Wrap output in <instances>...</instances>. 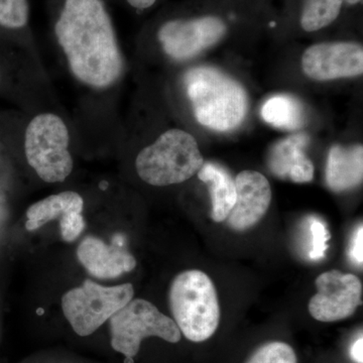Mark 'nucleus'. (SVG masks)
I'll return each instance as SVG.
<instances>
[{
  "mask_svg": "<svg viewBox=\"0 0 363 363\" xmlns=\"http://www.w3.org/2000/svg\"><path fill=\"white\" fill-rule=\"evenodd\" d=\"M199 180L207 184L212 201V219L225 221L236 199L235 182L227 169L213 162H204L198 172Z\"/></svg>",
  "mask_w": 363,
  "mask_h": 363,
  "instance_id": "nucleus-16",
  "label": "nucleus"
},
{
  "mask_svg": "<svg viewBox=\"0 0 363 363\" xmlns=\"http://www.w3.org/2000/svg\"><path fill=\"white\" fill-rule=\"evenodd\" d=\"M55 35L71 75L80 84L104 91L123 77V52L102 0H66Z\"/></svg>",
  "mask_w": 363,
  "mask_h": 363,
  "instance_id": "nucleus-1",
  "label": "nucleus"
},
{
  "mask_svg": "<svg viewBox=\"0 0 363 363\" xmlns=\"http://www.w3.org/2000/svg\"><path fill=\"white\" fill-rule=\"evenodd\" d=\"M236 199L228 223L236 231H245L262 220L272 201V189L266 177L259 172H241L235 180Z\"/></svg>",
  "mask_w": 363,
  "mask_h": 363,
  "instance_id": "nucleus-13",
  "label": "nucleus"
},
{
  "mask_svg": "<svg viewBox=\"0 0 363 363\" xmlns=\"http://www.w3.org/2000/svg\"><path fill=\"white\" fill-rule=\"evenodd\" d=\"M228 25L216 14L174 18L162 23L157 40L172 59L186 61L194 58L225 37Z\"/></svg>",
  "mask_w": 363,
  "mask_h": 363,
  "instance_id": "nucleus-8",
  "label": "nucleus"
},
{
  "mask_svg": "<svg viewBox=\"0 0 363 363\" xmlns=\"http://www.w3.org/2000/svg\"><path fill=\"white\" fill-rule=\"evenodd\" d=\"M76 255L86 271L97 279H116L136 267L135 257L125 247L123 235H114L111 245L96 236H86Z\"/></svg>",
  "mask_w": 363,
  "mask_h": 363,
  "instance_id": "nucleus-12",
  "label": "nucleus"
},
{
  "mask_svg": "<svg viewBox=\"0 0 363 363\" xmlns=\"http://www.w3.org/2000/svg\"><path fill=\"white\" fill-rule=\"evenodd\" d=\"M204 162L194 136L172 128L138 152L135 169L145 183L164 187L192 178Z\"/></svg>",
  "mask_w": 363,
  "mask_h": 363,
  "instance_id": "nucleus-4",
  "label": "nucleus"
},
{
  "mask_svg": "<svg viewBox=\"0 0 363 363\" xmlns=\"http://www.w3.org/2000/svg\"><path fill=\"white\" fill-rule=\"evenodd\" d=\"M169 308L181 333L192 342L213 336L220 323V306L213 281L205 272H181L169 288Z\"/></svg>",
  "mask_w": 363,
  "mask_h": 363,
  "instance_id": "nucleus-3",
  "label": "nucleus"
},
{
  "mask_svg": "<svg viewBox=\"0 0 363 363\" xmlns=\"http://www.w3.org/2000/svg\"><path fill=\"white\" fill-rule=\"evenodd\" d=\"M350 357L355 363H363V337H359L353 342L350 347Z\"/></svg>",
  "mask_w": 363,
  "mask_h": 363,
  "instance_id": "nucleus-23",
  "label": "nucleus"
},
{
  "mask_svg": "<svg viewBox=\"0 0 363 363\" xmlns=\"http://www.w3.org/2000/svg\"><path fill=\"white\" fill-rule=\"evenodd\" d=\"M318 292L309 303L311 316L320 322H335L354 314L362 305V285L352 274L336 269L323 272L316 279Z\"/></svg>",
  "mask_w": 363,
  "mask_h": 363,
  "instance_id": "nucleus-9",
  "label": "nucleus"
},
{
  "mask_svg": "<svg viewBox=\"0 0 363 363\" xmlns=\"http://www.w3.org/2000/svg\"><path fill=\"white\" fill-rule=\"evenodd\" d=\"M69 147L70 133L58 114L43 112L26 125V162L45 183H63L71 175L74 161Z\"/></svg>",
  "mask_w": 363,
  "mask_h": 363,
  "instance_id": "nucleus-5",
  "label": "nucleus"
},
{
  "mask_svg": "<svg viewBox=\"0 0 363 363\" xmlns=\"http://www.w3.org/2000/svg\"><path fill=\"white\" fill-rule=\"evenodd\" d=\"M135 295L131 284L105 286L86 279L62 298V309L67 321L79 336H89L111 319Z\"/></svg>",
  "mask_w": 363,
  "mask_h": 363,
  "instance_id": "nucleus-6",
  "label": "nucleus"
},
{
  "mask_svg": "<svg viewBox=\"0 0 363 363\" xmlns=\"http://www.w3.org/2000/svg\"><path fill=\"white\" fill-rule=\"evenodd\" d=\"M303 72L317 81L355 77L363 72V48L357 43H321L306 50Z\"/></svg>",
  "mask_w": 363,
  "mask_h": 363,
  "instance_id": "nucleus-10",
  "label": "nucleus"
},
{
  "mask_svg": "<svg viewBox=\"0 0 363 363\" xmlns=\"http://www.w3.org/2000/svg\"><path fill=\"white\" fill-rule=\"evenodd\" d=\"M247 363H297V357L289 344L274 341L260 346Z\"/></svg>",
  "mask_w": 363,
  "mask_h": 363,
  "instance_id": "nucleus-20",
  "label": "nucleus"
},
{
  "mask_svg": "<svg viewBox=\"0 0 363 363\" xmlns=\"http://www.w3.org/2000/svg\"><path fill=\"white\" fill-rule=\"evenodd\" d=\"M310 140L307 135H291L276 143L269 157V168L274 176L295 183H308L314 177V166L305 155Z\"/></svg>",
  "mask_w": 363,
  "mask_h": 363,
  "instance_id": "nucleus-14",
  "label": "nucleus"
},
{
  "mask_svg": "<svg viewBox=\"0 0 363 363\" xmlns=\"http://www.w3.org/2000/svg\"><path fill=\"white\" fill-rule=\"evenodd\" d=\"M363 227L360 224L353 234L350 247V257L357 266L363 264Z\"/></svg>",
  "mask_w": 363,
  "mask_h": 363,
  "instance_id": "nucleus-22",
  "label": "nucleus"
},
{
  "mask_svg": "<svg viewBox=\"0 0 363 363\" xmlns=\"http://www.w3.org/2000/svg\"><path fill=\"white\" fill-rule=\"evenodd\" d=\"M344 0H303L300 26L307 33L318 32L337 21Z\"/></svg>",
  "mask_w": 363,
  "mask_h": 363,
  "instance_id": "nucleus-18",
  "label": "nucleus"
},
{
  "mask_svg": "<svg viewBox=\"0 0 363 363\" xmlns=\"http://www.w3.org/2000/svg\"><path fill=\"white\" fill-rule=\"evenodd\" d=\"M109 323L112 348L130 359L138 354L145 338L154 336L177 343L182 337L175 321L143 298H133L109 319Z\"/></svg>",
  "mask_w": 363,
  "mask_h": 363,
  "instance_id": "nucleus-7",
  "label": "nucleus"
},
{
  "mask_svg": "<svg viewBox=\"0 0 363 363\" xmlns=\"http://www.w3.org/2000/svg\"><path fill=\"white\" fill-rule=\"evenodd\" d=\"M189 99L198 123L217 131L238 128L247 111V92L223 72L197 67L186 74Z\"/></svg>",
  "mask_w": 363,
  "mask_h": 363,
  "instance_id": "nucleus-2",
  "label": "nucleus"
},
{
  "mask_svg": "<svg viewBox=\"0 0 363 363\" xmlns=\"http://www.w3.org/2000/svg\"><path fill=\"white\" fill-rule=\"evenodd\" d=\"M30 18L28 0H0V26L11 30L25 28Z\"/></svg>",
  "mask_w": 363,
  "mask_h": 363,
  "instance_id": "nucleus-19",
  "label": "nucleus"
},
{
  "mask_svg": "<svg viewBox=\"0 0 363 363\" xmlns=\"http://www.w3.org/2000/svg\"><path fill=\"white\" fill-rule=\"evenodd\" d=\"M126 1L131 7L138 11H145V9L154 6L157 0H126Z\"/></svg>",
  "mask_w": 363,
  "mask_h": 363,
  "instance_id": "nucleus-24",
  "label": "nucleus"
},
{
  "mask_svg": "<svg viewBox=\"0 0 363 363\" xmlns=\"http://www.w3.org/2000/svg\"><path fill=\"white\" fill-rule=\"evenodd\" d=\"M312 250L310 252V259L319 260L324 259L326 255L327 242L330 238V234L327 230L323 222L313 219L311 224Z\"/></svg>",
  "mask_w": 363,
  "mask_h": 363,
  "instance_id": "nucleus-21",
  "label": "nucleus"
},
{
  "mask_svg": "<svg viewBox=\"0 0 363 363\" xmlns=\"http://www.w3.org/2000/svg\"><path fill=\"white\" fill-rule=\"evenodd\" d=\"M0 81H1V74H0Z\"/></svg>",
  "mask_w": 363,
  "mask_h": 363,
  "instance_id": "nucleus-26",
  "label": "nucleus"
},
{
  "mask_svg": "<svg viewBox=\"0 0 363 363\" xmlns=\"http://www.w3.org/2000/svg\"><path fill=\"white\" fill-rule=\"evenodd\" d=\"M84 199L74 191H64L33 203L26 210V228L35 231L49 222L58 220L62 240L73 242L85 229Z\"/></svg>",
  "mask_w": 363,
  "mask_h": 363,
  "instance_id": "nucleus-11",
  "label": "nucleus"
},
{
  "mask_svg": "<svg viewBox=\"0 0 363 363\" xmlns=\"http://www.w3.org/2000/svg\"><path fill=\"white\" fill-rule=\"evenodd\" d=\"M362 0H344V4L351 6H358V4H362Z\"/></svg>",
  "mask_w": 363,
  "mask_h": 363,
  "instance_id": "nucleus-25",
  "label": "nucleus"
},
{
  "mask_svg": "<svg viewBox=\"0 0 363 363\" xmlns=\"http://www.w3.org/2000/svg\"><path fill=\"white\" fill-rule=\"evenodd\" d=\"M262 116L266 123L281 130H296L305 123L303 105L289 95H276L269 98L262 108Z\"/></svg>",
  "mask_w": 363,
  "mask_h": 363,
  "instance_id": "nucleus-17",
  "label": "nucleus"
},
{
  "mask_svg": "<svg viewBox=\"0 0 363 363\" xmlns=\"http://www.w3.org/2000/svg\"><path fill=\"white\" fill-rule=\"evenodd\" d=\"M363 179L362 145L344 147L334 145L329 152L326 183L334 192L357 187Z\"/></svg>",
  "mask_w": 363,
  "mask_h": 363,
  "instance_id": "nucleus-15",
  "label": "nucleus"
}]
</instances>
